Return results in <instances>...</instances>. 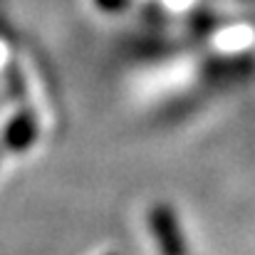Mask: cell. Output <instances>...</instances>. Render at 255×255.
<instances>
[{
  "label": "cell",
  "instance_id": "6da1fadb",
  "mask_svg": "<svg viewBox=\"0 0 255 255\" xmlns=\"http://www.w3.org/2000/svg\"><path fill=\"white\" fill-rule=\"evenodd\" d=\"M149 226L159 241V248L161 255H186L183 248V236H181V228L176 223V216L173 211L166 206H156L151 208L149 213Z\"/></svg>",
  "mask_w": 255,
  "mask_h": 255
},
{
  "label": "cell",
  "instance_id": "7a4b0ae2",
  "mask_svg": "<svg viewBox=\"0 0 255 255\" xmlns=\"http://www.w3.org/2000/svg\"><path fill=\"white\" fill-rule=\"evenodd\" d=\"M2 139H5V146H7V149H15V151L25 149V146L32 144V139H35V119H32L30 114L15 117V119L7 124Z\"/></svg>",
  "mask_w": 255,
  "mask_h": 255
}]
</instances>
